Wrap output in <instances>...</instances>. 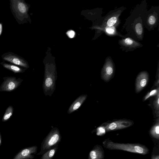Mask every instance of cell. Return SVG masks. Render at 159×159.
I'll return each mask as SVG.
<instances>
[{
    "label": "cell",
    "mask_w": 159,
    "mask_h": 159,
    "mask_svg": "<svg viewBox=\"0 0 159 159\" xmlns=\"http://www.w3.org/2000/svg\"><path fill=\"white\" fill-rule=\"evenodd\" d=\"M3 61L27 68L29 66L27 61L23 57L13 52H8L1 56Z\"/></svg>",
    "instance_id": "8992f818"
},
{
    "label": "cell",
    "mask_w": 159,
    "mask_h": 159,
    "mask_svg": "<svg viewBox=\"0 0 159 159\" xmlns=\"http://www.w3.org/2000/svg\"><path fill=\"white\" fill-rule=\"evenodd\" d=\"M148 75L146 71L140 72L137 77L136 81V91L137 93L140 92L147 84Z\"/></svg>",
    "instance_id": "7c38bea8"
},
{
    "label": "cell",
    "mask_w": 159,
    "mask_h": 159,
    "mask_svg": "<svg viewBox=\"0 0 159 159\" xmlns=\"http://www.w3.org/2000/svg\"><path fill=\"white\" fill-rule=\"evenodd\" d=\"M61 139L59 129L57 127L53 128L43 141L40 151L36 155H42L49 150L58 146Z\"/></svg>",
    "instance_id": "277c9868"
},
{
    "label": "cell",
    "mask_w": 159,
    "mask_h": 159,
    "mask_svg": "<svg viewBox=\"0 0 159 159\" xmlns=\"http://www.w3.org/2000/svg\"><path fill=\"white\" fill-rule=\"evenodd\" d=\"M13 111V107L11 106H9L6 109L3 116L2 120V121L4 122L7 121L12 116Z\"/></svg>",
    "instance_id": "44dd1931"
},
{
    "label": "cell",
    "mask_w": 159,
    "mask_h": 159,
    "mask_svg": "<svg viewBox=\"0 0 159 159\" xmlns=\"http://www.w3.org/2000/svg\"><path fill=\"white\" fill-rule=\"evenodd\" d=\"M155 107L158 110L159 109V94L158 93L157 97V100L155 102Z\"/></svg>",
    "instance_id": "484cf974"
},
{
    "label": "cell",
    "mask_w": 159,
    "mask_h": 159,
    "mask_svg": "<svg viewBox=\"0 0 159 159\" xmlns=\"http://www.w3.org/2000/svg\"><path fill=\"white\" fill-rule=\"evenodd\" d=\"M157 15L153 13H151L148 16L147 20V23L149 26L151 27H154L158 23V20Z\"/></svg>",
    "instance_id": "e0dca14e"
},
{
    "label": "cell",
    "mask_w": 159,
    "mask_h": 159,
    "mask_svg": "<svg viewBox=\"0 0 159 159\" xmlns=\"http://www.w3.org/2000/svg\"><path fill=\"white\" fill-rule=\"evenodd\" d=\"M115 27H107L105 28L102 31H104L107 34H117L116 31Z\"/></svg>",
    "instance_id": "7402d4cb"
},
{
    "label": "cell",
    "mask_w": 159,
    "mask_h": 159,
    "mask_svg": "<svg viewBox=\"0 0 159 159\" xmlns=\"http://www.w3.org/2000/svg\"><path fill=\"white\" fill-rule=\"evenodd\" d=\"M134 32L138 37L143 38L144 34V29L142 22H136L134 26Z\"/></svg>",
    "instance_id": "ac0fdd59"
},
{
    "label": "cell",
    "mask_w": 159,
    "mask_h": 159,
    "mask_svg": "<svg viewBox=\"0 0 159 159\" xmlns=\"http://www.w3.org/2000/svg\"><path fill=\"white\" fill-rule=\"evenodd\" d=\"M87 97V95L83 94L78 97L69 107L68 113L70 114L77 110L85 101Z\"/></svg>",
    "instance_id": "5bb4252c"
},
{
    "label": "cell",
    "mask_w": 159,
    "mask_h": 159,
    "mask_svg": "<svg viewBox=\"0 0 159 159\" xmlns=\"http://www.w3.org/2000/svg\"><path fill=\"white\" fill-rule=\"evenodd\" d=\"M105 152L102 146L96 144L89 153L88 159H104Z\"/></svg>",
    "instance_id": "4fadbf2b"
},
{
    "label": "cell",
    "mask_w": 159,
    "mask_h": 159,
    "mask_svg": "<svg viewBox=\"0 0 159 159\" xmlns=\"http://www.w3.org/2000/svg\"><path fill=\"white\" fill-rule=\"evenodd\" d=\"M0 64L5 68L9 70L14 73H23L25 71V69L20 67L8 64L3 61L0 63Z\"/></svg>",
    "instance_id": "2e32d148"
},
{
    "label": "cell",
    "mask_w": 159,
    "mask_h": 159,
    "mask_svg": "<svg viewBox=\"0 0 159 159\" xmlns=\"http://www.w3.org/2000/svg\"><path fill=\"white\" fill-rule=\"evenodd\" d=\"M102 144L104 148L110 150H122L143 155L148 154L149 152L146 146L140 143H118L107 139L103 141Z\"/></svg>",
    "instance_id": "6da1fadb"
},
{
    "label": "cell",
    "mask_w": 159,
    "mask_h": 159,
    "mask_svg": "<svg viewBox=\"0 0 159 159\" xmlns=\"http://www.w3.org/2000/svg\"><path fill=\"white\" fill-rule=\"evenodd\" d=\"M10 8L15 19L20 25L30 21L28 12L29 7L23 0H10Z\"/></svg>",
    "instance_id": "7a4b0ae2"
},
{
    "label": "cell",
    "mask_w": 159,
    "mask_h": 159,
    "mask_svg": "<svg viewBox=\"0 0 159 159\" xmlns=\"http://www.w3.org/2000/svg\"><path fill=\"white\" fill-rule=\"evenodd\" d=\"M133 122L128 120H119L107 123L103 126L105 132H107L126 128L132 126Z\"/></svg>",
    "instance_id": "9c48e42d"
},
{
    "label": "cell",
    "mask_w": 159,
    "mask_h": 159,
    "mask_svg": "<svg viewBox=\"0 0 159 159\" xmlns=\"http://www.w3.org/2000/svg\"><path fill=\"white\" fill-rule=\"evenodd\" d=\"M2 31V23H0V36L1 35Z\"/></svg>",
    "instance_id": "4316f807"
},
{
    "label": "cell",
    "mask_w": 159,
    "mask_h": 159,
    "mask_svg": "<svg viewBox=\"0 0 159 159\" xmlns=\"http://www.w3.org/2000/svg\"><path fill=\"white\" fill-rule=\"evenodd\" d=\"M118 43L121 48L127 52L132 51L143 46L140 43L129 37L119 39Z\"/></svg>",
    "instance_id": "8fae6325"
},
{
    "label": "cell",
    "mask_w": 159,
    "mask_h": 159,
    "mask_svg": "<svg viewBox=\"0 0 159 159\" xmlns=\"http://www.w3.org/2000/svg\"><path fill=\"white\" fill-rule=\"evenodd\" d=\"M149 134L154 143H159V124L158 121L150 129Z\"/></svg>",
    "instance_id": "9a60e30c"
},
{
    "label": "cell",
    "mask_w": 159,
    "mask_h": 159,
    "mask_svg": "<svg viewBox=\"0 0 159 159\" xmlns=\"http://www.w3.org/2000/svg\"><path fill=\"white\" fill-rule=\"evenodd\" d=\"M58 146L51 149L42 155L40 159H52L58 149Z\"/></svg>",
    "instance_id": "d6986e66"
},
{
    "label": "cell",
    "mask_w": 159,
    "mask_h": 159,
    "mask_svg": "<svg viewBox=\"0 0 159 159\" xmlns=\"http://www.w3.org/2000/svg\"><path fill=\"white\" fill-rule=\"evenodd\" d=\"M38 147L33 146L21 149L13 159H33L37 153Z\"/></svg>",
    "instance_id": "30bf717a"
},
{
    "label": "cell",
    "mask_w": 159,
    "mask_h": 159,
    "mask_svg": "<svg viewBox=\"0 0 159 159\" xmlns=\"http://www.w3.org/2000/svg\"><path fill=\"white\" fill-rule=\"evenodd\" d=\"M2 144V138L1 137V135L0 132V146H1Z\"/></svg>",
    "instance_id": "83f0119b"
},
{
    "label": "cell",
    "mask_w": 159,
    "mask_h": 159,
    "mask_svg": "<svg viewBox=\"0 0 159 159\" xmlns=\"http://www.w3.org/2000/svg\"><path fill=\"white\" fill-rule=\"evenodd\" d=\"M115 71L114 62L111 57H108L105 59L102 68L101 75L105 81H108L113 75Z\"/></svg>",
    "instance_id": "52a82bcc"
},
{
    "label": "cell",
    "mask_w": 159,
    "mask_h": 159,
    "mask_svg": "<svg viewBox=\"0 0 159 159\" xmlns=\"http://www.w3.org/2000/svg\"><path fill=\"white\" fill-rule=\"evenodd\" d=\"M67 34L69 37L72 38H73L75 35V32L72 30H70L67 32Z\"/></svg>",
    "instance_id": "d4e9b609"
},
{
    "label": "cell",
    "mask_w": 159,
    "mask_h": 159,
    "mask_svg": "<svg viewBox=\"0 0 159 159\" xmlns=\"http://www.w3.org/2000/svg\"><path fill=\"white\" fill-rule=\"evenodd\" d=\"M158 93V89H156L153 90L150 92L149 93L147 94V95L145 96L144 99V100H146L148 99L149 97L155 95L157 93Z\"/></svg>",
    "instance_id": "603a6c76"
},
{
    "label": "cell",
    "mask_w": 159,
    "mask_h": 159,
    "mask_svg": "<svg viewBox=\"0 0 159 159\" xmlns=\"http://www.w3.org/2000/svg\"><path fill=\"white\" fill-rule=\"evenodd\" d=\"M0 87V91L11 92L16 89L20 84L22 80L15 77H6Z\"/></svg>",
    "instance_id": "ba28073f"
},
{
    "label": "cell",
    "mask_w": 159,
    "mask_h": 159,
    "mask_svg": "<svg viewBox=\"0 0 159 159\" xmlns=\"http://www.w3.org/2000/svg\"><path fill=\"white\" fill-rule=\"evenodd\" d=\"M105 132V129L102 126L98 127L97 129V134L99 135L104 134Z\"/></svg>",
    "instance_id": "cb8c5ba5"
},
{
    "label": "cell",
    "mask_w": 159,
    "mask_h": 159,
    "mask_svg": "<svg viewBox=\"0 0 159 159\" xmlns=\"http://www.w3.org/2000/svg\"><path fill=\"white\" fill-rule=\"evenodd\" d=\"M57 74L55 67L53 64H46L43 84V92L45 96H51L55 90Z\"/></svg>",
    "instance_id": "3957f363"
},
{
    "label": "cell",
    "mask_w": 159,
    "mask_h": 159,
    "mask_svg": "<svg viewBox=\"0 0 159 159\" xmlns=\"http://www.w3.org/2000/svg\"><path fill=\"white\" fill-rule=\"evenodd\" d=\"M151 159H159V143H154Z\"/></svg>",
    "instance_id": "ffe728a7"
},
{
    "label": "cell",
    "mask_w": 159,
    "mask_h": 159,
    "mask_svg": "<svg viewBox=\"0 0 159 159\" xmlns=\"http://www.w3.org/2000/svg\"><path fill=\"white\" fill-rule=\"evenodd\" d=\"M122 12V10H118L115 12H110L107 15L102 24L99 26L96 27L101 31L107 27H115L117 26V23L119 22V17Z\"/></svg>",
    "instance_id": "5b68a950"
}]
</instances>
